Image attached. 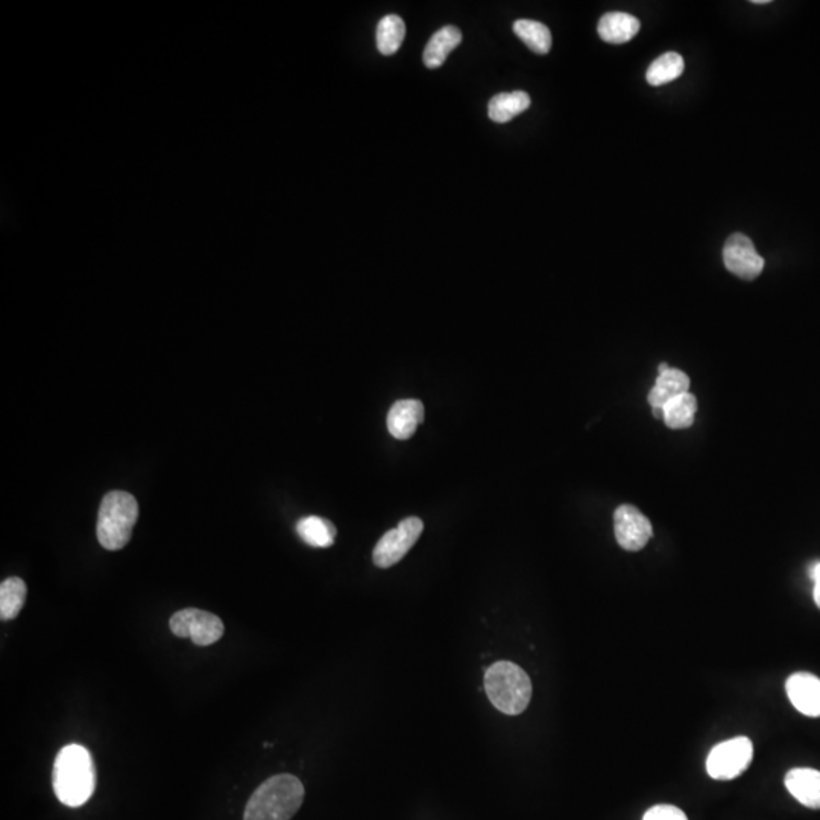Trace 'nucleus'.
I'll return each instance as SVG.
<instances>
[{"label":"nucleus","instance_id":"obj_3","mask_svg":"<svg viewBox=\"0 0 820 820\" xmlns=\"http://www.w3.org/2000/svg\"><path fill=\"white\" fill-rule=\"evenodd\" d=\"M485 690L497 710L508 716H517L529 705L532 682L517 664L499 661L486 670Z\"/></svg>","mask_w":820,"mask_h":820},{"label":"nucleus","instance_id":"obj_7","mask_svg":"<svg viewBox=\"0 0 820 820\" xmlns=\"http://www.w3.org/2000/svg\"><path fill=\"white\" fill-rule=\"evenodd\" d=\"M423 529L421 518L409 517L401 521L395 529L389 530L380 538L373 552L374 564L380 568H389L400 562L415 546Z\"/></svg>","mask_w":820,"mask_h":820},{"label":"nucleus","instance_id":"obj_20","mask_svg":"<svg viewBox=\"0 0 820 820\" xmlns=\"http://www.w3.org/2000/svg\"><path fill=\"white\" fill-rule=\"evenodd\" d=\"M684 58L676 52H667L656 58L646 72V81L650 86L660 87L667 82L675 81L684 72Z\"/></svg>","mask_w":820,"mask_h":820},{"label":"nucleus","instance_id":"obj_13","mask_svg":"<svg viewBox=\"0 0 820 820\" xmlns=\"http://www.w3.org/2000/svg\"><path fill=\"white\" fill-rule=\"evenodd\" d=\"M640 20L628 13H608L597 25L599 37L611 45H623L640 31Z\"/></svg>","mask_w":820,"mask_h":820},{"label":"nucleus","instance_id":"obj_8","mask_svg":"<svg viewBox=\"0 0 820 820\" xmlns=\"http://www.w3.org/2000/svg\"><path fill=\"white\" fill-rule=\"evenodd\" d=\"M723 263L731 274L743 280H755L764 269L763 257L755 250L752 240L742 233L731 234L726 239Z\"/></svg>","mask_w":820,"mask_h":820},{"label":"nucleus","instance_id":"obj_5","mask_svg":"<svg viewBox=\"0 0 820 820\" xmlns=\"http://www.w3.org/2000/svg\"><path fill=\"white\" fill-rule=\"evenodd\" d=\"M754 758V745L748 737H735L711 749L707 772L713 779L729 781L742 775Z\"/></svg>","mask_w":820,"mask_h":820},{"label":"nucleus","instance_id":"obj_24","mask_svg":"<svg viewBox=\"0 0 820 820\" xmlns=\"http://www.w3.org/2000/svg\"><path fill=\"white\" fill-rule=\"evenodd\" d=\"M808 576H810L811 581H813L814 588H813V599L816 602L817 608L820 609V561L814 562L811 564L810 570H808Z\"/></svg>","mask_w":820,"mask_h":820},{"label":"nucleus","instance_id":"obj_27","mask_svg":"<svg viewBox=\"0 0 820 820\" xmlns=\"http://www.w3.org/2000/svg\"><path fill=\"white\" fill-rule=\"evenodd\" d=\"M752 4H754V5H766V4H770V0H752Z\"/></svg>","mask_w":820,"mask_h":820},{"label":"nucleus","instance_id":"obj_19","mask_svg":"<svg viewBox=\"0 0 820 820\" xmlns=\"http://www.w3.org/2000/svg\"><path fill=\"white\" fill-rule=\"evenodd\" d=\"M697 400L693 394L679 395L664 406V423L673 430L688 429L693 426Z\"/></svg>","mask_w":820,"mask_h":820},{"label":"nucleus","instance_id":"obj_6","mask_svg":"<svg viewBox=\"0 0 820 820\" xmlns=\"http://www.w3.org/2000/svg\"><path fill=\"white\" fill-rule=\"evenodd\" d=\"M172 634L180 638H190L196 646H210L221 640L224 623L218 615L201 609L187 608L175 612L171 617Z\"/></svg>","mask_w":820,"mask_h":820},{"label":"nucleus","instance_id":"obj_18","mask_svg":"<svg viewBox=\"0 0 820 820\" xmlns=\"http://www.w3.org/2000/svg\"><path fill=\"white\" fill-rule=\"evenodd\" d=\"M514 32L535 54L546 55L552 49V32L544 23L535 22V20H517L514 23Z\"/></svg>","mask_w":820,"mask_h":820},{"label":"nucleus","instance_id":"obj_1","mask_svg":"<svg viewBox=\"0 0 820 820\" xmlns=\"http://www.w3.org/2000/svg\"><path fill=\"white\" fill-rule=\"evenodd\" d=\"M58 801L67 807H81L95 793L96 767L92 754L81 745H69L58 752L52 776Z\"/></svg>","mask_w":820,"mask_h":820},{"label":"nucleus","instance_id":"obj_15","mask_svg":"<svg viewBox=\"0 0 820 820\" xmlns=\"http://www.w3.org/2000/svg\"><path fill=\"white\" fill-rule=\"evenodd\" d=\"M462 41V32L456 26H444L427 43L423 60L429 69H438Z\"/></svg>","mask_w":820,"mask_h":820},{"label":"nucleus","instance_id":"obj_14","mask_svg":"<svg viewBox=\"0 0 820 820\" xmlns=\"http://www.w3.org/2000/svg\"><path fill=\"white\" fill-rule=\"evenodd\" d=\"M690 389V377L681 369L670 368L666 373L660 374L655 385L647 395L650 407H664L673 398L687 394Z\"/></svg>","mask_w":820,"mask_h":820},{"label":"nucleus","instance_id":"obj_22","mask_svg":"<svg viewBox=\"0 0 820 820\" xmlns=\"http://www.w3.org/2000/svg\"><path fill=\"white\" fill-rule=\"evenodd\" d=\"M404 35H406V25L401 17L394 16V14L383 17L377 26V49L383 55H394L401 48Z\"/></svg>","mask_w":820,"mask_h":820},{"label":"nucleus","instance_id":"obj_23","mask_svg":"<svg viewBox=\"0 0 820 820\" xmlns=\"http://www.w3.org/2000/svg\"><path fill=\"white\" fill-rule=\"evenodd\" d=\"M643 820H688L684 811L675 805H655L644 814Z\"/></svg>","mask_w":820,"mask_h":820},{"label":"nucleus","instance_id":"obj_26","mask_svg":"<svg viewBox=\"0 0 820 820\" xmlns=\"http://www.w3.org/2000/svg\"><path fill=\"white\" fill-rule=\"evenodd\" d=\"M670 368H672V366L667 365V363H661V365L658 366V373H666V371H669Z\"/></svg>","mask_w":820,"mask_h":820},{"label":"nucleus","instance_id":"obj_4","mask_svg":"<svg viewBox=\"0 0 820 820\" xmlns=\"http://www.w3.org/2000/svg\"><path fill=\"white\" fill-rule=\"evenodd\" d=\"M139 518V505L125 491H111L102 499L99 508L96 535L99 544L107 550H120L131 540L134 526Z\"/></svg>","mask_w":820,"mask_h":820},{"label":"nucleus","instance_id":"obj_17","mask_svg":"<svg viewBox=\"0 0 820 820\" xmlns=\"http://www.w3.org/2000/svg\"><path fill=\"white\" fill-rule=\"evenodd\" d=\"M530 107V96L526 92L500 93L488 104L489 119L497 123H506Z\"/></svg>","mask_w":820,"mask_h":820},{"label":"nucleus","instance_id":"obj_2","mask_svg":"<svg viewBox=\"0 0 820 820\" xmlns=\"http://www.w3.org/2000/svg\"><path fill=\"white\" fill-rule=\"evenodd\" d=\"M304 787L294 775L271 776L246 804L245 820H291L300 810Z\"/></svg>","mask_w":820,"mask_h":820},{"label":"nucleus","instance_id":"obj_9","mask_svg":"<svg viewBox=\"0 0 820 820\" xmlns=\"http://www.w3.org/2000/svg\"><path fill=\"white\" fill-rule=\"evenodd\" d=\"M615 540L622 549L638 552L644 549L653 535L649 518L635 506L622 505L614 512Z\"/></svg>","mask_w":820,"mask_h":820},{"label":"nucleus","instance_id":"obj_11","mask_svg":"<svg viewBox=\"0 0 820 820\" xmlns=\"http://www.w3.org/2000/svg\"><path fill=\"white\" fill-rule=\"evenodd\" d=\"M424 421V404L420 400H400L388 414V430L395 439H409Z\"/></svg>","mask_w":820,"mask_h":820},{"label":"nucleus","instance_id":"obj_21","mask_svg":"<svg viewBox=\"0 0 820 820\" xmlns=\"http://www.w3.org/2000/svg\"><path fill=\"white\" fill-rule=\"evenodd\" d=\"M26 584L19 578H10L0 585V619H16L26 600Z\"/></svg>","mask_w":820,"mask_h":820},{"label":"nucleus","instance_id":"obj_25","mask_svg":"<svg viewBox=\"0 0 820 820\" xmlns=\"http://www.w3.org/2000/svg\"><path fill=\"white\" fill-rule=\"evenodd\" d=\"M653 417L664 420V407H652Z\"/></svg>","mask_w":820,"mask_h":820},{"label":"nucleus","instance_id":"obj_10","mask_svg":"<svg viewBox=\"0 0 820 820\" xmlns=\"http://www.w3.org/2000/svg\"><path fill=\"white\" fill-rule=\"evenodd\" d=\"M793 707L807 717H820V679L807 672L795 673L786 682Z\"/></svg>","mask_w":820,"mask_h":820},{"label":"nucleus","instance_id":"obj_12","mask_svg":"<svg viewBox=\"0 0 820 820\" xmlns=\"http://www.w3.org/2000/svg\"><path fill=\"white\" fill-rule=\"evenodd\" d=\"M790 795L811 810H820V772L810 767H796L786 775Z\"/></svg>","mask_w":820,"mask_h":820},{"label":"nucleus","instance_id":"obj_16","mask_svg":"<svg viewBox=\"0 0 820 820\" xmlns=\"http://www.w3.org/2000/svg\"><path fill=\"white\" fill-rule=\"evenodd\" d=\"M298 537L312 547L325 549L333 546L336 540V527L325 518L304 517L297 523Z\"/></svg>","mask_w":820,"mask_h":820}]
</instances>
